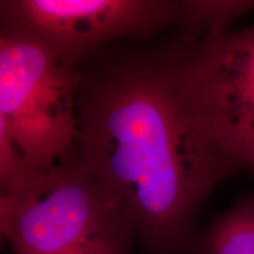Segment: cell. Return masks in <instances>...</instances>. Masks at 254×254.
Here are the masks:
<instances>
[{"instance_id":"obj_8","label":"cell","mask_w":254,"mask_h":254,"mask_svg":"<svg viewBox=\"0 0 254 254\" xmlns=\"http://www.w3.org/2000/svg\"><path fill=\"white\" fill-rule=\"evenodd\" d=\"M133 226L128 222L91 238L65 254H122L124 241Z\"/></svg>"},{"instance_id":"obj_4","label":"cell","mask_w":254,"mask_h":254,"mask_svg":"<svg viewBox=\"0 0 254 254\" xmlns=\"http://www.w3.org/2000/svg\"><path fill=\"white\" fill-rule=\"evenodd\" d=\"M174 58L200 128L238 171L254 172V26L187 43Z\"/></svg>"},{"instance_id":"obj_7","label":"cell","mask_w":254,"mask_h":254,"mask_svg":"<svg viewBox=\"0 0 254 254\" xmlns=\"http://www.w3.org/2000/svg\"><path fill=\"white\" fill-rule=\"evenodd\" d=\"M183 23L185 27L187 43H193L196 38L215 36L227 31L228 25L240 15L254 8V1H206L189 0L182 1Z\"/></svg>"},{"instance_id":"obj_1","label":"cell","mask_w":254,"mask_h":254,"mask_svg":"<svg viewBox=\"0 0 254 254\" xmlns=\"http://www.w3.org/2000/svg\"><path fill=\"white\" fill-rule=\"evenodd\" d=\"M80 161L152 249H186L200 206L239 172L194 118L174 55L114 67L78 104Z\"/></svg>"},{"instance_id":"obj_5","label":"cell","mask_w":254,"mask_h":254,"mask_svg":"<svg viewBox=\"0 0 254 254\" xmlns=\"http://www.w3.org/2000/svg\"><path fill=\"white\" fill-rule=\"evenodd\" d=\"M1 31L37 41L71 66L116 38L148 37L182 24L183 5L164 0H11L1 1Z\"/></svg>"},{"instance_id":"obj_2","label":"cell","mask_w":254,"mask_h":254,"mask_svg":"<svg viewBox=\"0 0 254 254\" xmlns=\"http://www.w3.org/2000/svg\"><path fill=\"white\" fill-rule=\"evenodd\" d=\"M78 77L46 47L20 34L0 38V135L34 177L68 160L79 136Z\"/></svg>"},{"instance_id":"obj_6","label":"cell","mask_w":254,"mask_h":254,"mask_svg":"<svg viewBox=\"0 0 254 254\" xmlns=\"http://www.w3.org/2000/svg\"><path fill=\"white\" fill-rule=\"evenodd\" d=\"M201 249L204 254H254V195L241 196L212 222Z\"/></svg>"},{"instance_id":"obj_3","label":"cell","mask_w":254,"mask_h":254,"mask_svg":"<svg viewBox=\"0 0 254 254\" xmlns=\"http://www.w3.org/2000/svg\"><path fill=\"white\" fill-rule=\"evenodd\" d=\"M126 222L132 225L80 159L0 198V230L14 254H65Z\"/></svg>"}]
</instances>
